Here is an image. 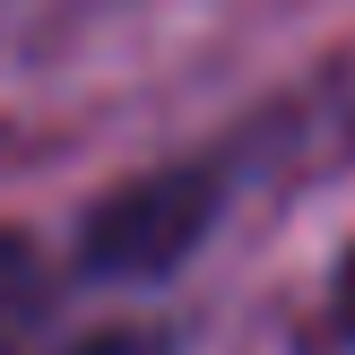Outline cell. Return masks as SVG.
Instances as JSON below:
<instances>
[{"mask_svg": "<svg viewBox=\"0 0 355 355\" xmlns=\"http://www.w3.org/2000/svg\"><path fill=\"white\" fill-rule=\"evenodd\" d=\"M347 312H355V260H347Z\"/></svg>", "mask_w": 355, "mask_h": 355, "instance_id": "1", "label": "cell"}]
</instances>
